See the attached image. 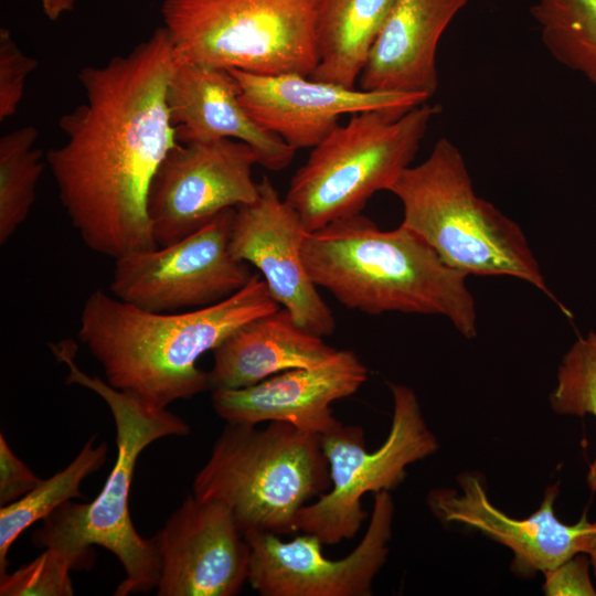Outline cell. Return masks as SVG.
<instances>
[{
  "mask_svg": "<svg viewBox=\"0 0 596 596\" xmlns=\"http://www.w3.org/2000/svg\"><path fill=\"white\" fill-rule=\"evenodd\" d=\"M58 362L68 368L67 384L96 393L111 412L116 427L117 457L98 496L89 503L64 502L43 519L35 532L40 547H53L85 564L92 545L111 552L125 571L114 595L148 593L157 587L160 557L156 539H145L135 529L129 512V494L135 466L142 450L168 436H185L189 425L179 416L88 375L76 362L77 345L71 340L51 344Z\"/></svg>",
  "mask_w": 596,
  "mask_h": 596,
  "instance_id": "4",
  "label": "cell"
},
{
  "mask_svg": "<svg viewBox=\"0 0 596 596\" xmlns=\"http://www.w3.org/2000/svg\"><path fill=\"white\" fill-rule=\"evenodd\" d=\"M254 150L235 139L178 142L159 166L148 194V216L158 246L194 233L223 210L254 202Z\"/></svg>",
  "mask_w": 596,
  "mask_h": 596,
  "instance_id": "11",
  "label": "cell"
},
{
  "mask_svg": "<svg viewBox=\"0 0 596 596\" xmlns=\"http://www.w3.org/2000/svg\"><path fill=\"white\" fill-rule=\"evenodd\" d=\"M392 192L402 225L418 234L449 267L468 275L511 276L557 302L518 223L472 187L462 153L440 138L428 157L406 168Z\"/></svg>",
  "mask_w": 596,
  "mask_h": 596,
  "instance_id": "5",
  "label": "cell"
},
{
  "mask_svg": "<svg viewBox=\"0 0 596 596\" xmlns=\"http://www.w3.org/2000/svg\"><path fill=\"white\" fill-rule=\"evenodd\" d=\"M368 380V369L351 350H337L324 362L275 374L255 385L214 390L212 405L226 422L288 423L326 435L342 425L331 404L353 395Z\"/></svg>",
  "mask_w": 596,
  "mask_h": 596,
  "instance_id": "17",
  "label": "cell"
},
{
  "mask_svg": "<svg viewBox=\"0 0 596 596\" xmlns=\"http://www.w3.org/2000/svg\"><path fill=\"white\" fill-rule=\"evenodd\" d=\"M230 71L249 116L295 150L316 147L339 126L342 115L377 109L407 111L430 99L421 94L349 88L299 74Z\"/></svg>",
  "mask_w": 596,
  "mask_h": 596,
  "instance_id": "15",
  "label": "cell"
},
{
  "mask_svg": "<svg viewBox=\"0 0 596 596\" xmlns=\"http://www.w3.org/2000/svg\"><path fill=\"white\" fill-rule=\"evenodd\" d=\"M396 0H320L319 62L310 78L354 88Z\"/></svg>",
  "mask_w": 596,
  "mask_h": 596,
  "instance_id": "21",
  "label": "cell"
},
{
  "mask_svg": "<svg viewBox=\"0 0 596 596\" xmlns=\"http://www.w3.org/2000/svg\"><path fill=\"white\" fill-rule=\"evenodd\" d=\"M594 526H595V529H594V532L592 534V539H590L588 549L586 551V554H588L589 557H590V563L593 565L594 573H595V576H596V521L594 522Z\"/></svg>",
  "mask_w": 596,
  "mask_h": 596,
  "instance_id": "31",
  "label": "cell"
},
{
  "mask_svg": "<svg viewBox=\"0 0 596 596\" xmlns=\"http://www.w3.org/2000/svg\"><path fill=\"white\" fill-rule=\"evenodd\" d=\"M530 11L552 57L596 88V0H536Z\"/></svg>",
  "mask_w": 596,
  "mask_h": 596,
  "instance_id": "23",
  "label": "cell"
},
{
  "mask_svg": "<svg viewBox=\"0 0 596 596\" xmlns=\"http://www.w3.org/2000/svg\"><path fill=\"white\" fill-rule=\"evenodd\" d=\"M439 111L428 102L407 111L370 110L334 128L312 148L284 198L305 230L315 232L359 214L374 193L390 191L412 166Z\"/></svg>",
  "mask_w": 596,
  "mask_h": 596,
  "instance_id": "7",
  "label": "cell"
},
{
  "mask_svg": "<svg viewBox=\"0 0 596 596\" xmlns=\"http://www.w3.org/2000/svg\"><path fill=\"white\" fill-rule=\"evenodd\" d=\"M155 539L159 596H234L248 582L249 545L220 502L188 496Z\"/></svg>",
  "mask_w": 596,
  "mask_h": 596,
  "instance_id": "14",
  "label": "cell"
},
{
  "mask_svg": "<svg viewBox=\"0 0 596 596\" xmlns=\"http://www.w3.org/2000/svg\"><path fill=\"white\" fill-rule=\"evenodd\" d=\"M320 0H163L175 61L310 77Z\"/></svg>",
  "mask_w": 596,
  "mask_h": 596,
  "instance_id": "8",
  "label": "cell"
},
{
  "mask_svg": "<svg viewBox=\"0 0 596 596\" xmlns=\"http://www.w3.org/2000/svg\"><path fill=\"white\" fill-rule=\"evenodd\" d=\"M257 185L256 200L235 209L231 252L259 270L274 300L300 327L321 337L330 336L336 319L302 260L301 245L307 231L268 177H263Z\"/></svg>",
  "mask_w": 596,
  "mask_h": 596,
  "instance_id": "13",
  "label": "cell"
},
{
  "mask_svg": "<svg viewBox=\"0 0 596 596\" xmlns=\"http://www.w3.org/2000/svg\"><path fill=\"white\" fill-rule=\"evenodd\" d=\"M81 565L72 555L46 547L31 563L0 575L1 596H71L70 571Z\"/></svg>",
  "mask_w": 596,
  "mask_h": 596,
  "instance_id": "26",
  "label": "cell"
},
{
  "mask_svg": "<svg viewBox=\"0 0 596 596\" xmlns=\"http://www.w3.org/2000/svg\"><path fill=\"white\" fill-rule=\"evenodd\" d=\"M279 305L254 274L231 297L182 312L145 310L97 289L84 302L78 338L106 381L161 408L210 390L196 362L245 322Z\"/></svg>",
  "mask_w": 596,
  "mask_h": 596,
  "instance_id": "2",
  "label": "cell"
},
{
  "mask_svg": "<svg viewBox=\"0 0 596 596\" xmlns=\"http://www.w3.org/2000/svg\"><path fill=\"white\" fill-rule=\"evenodd\" d=\"M38 67V61L26 55L14 41L10 30L0 29V120L15 114L25 88L28 76Z\"/></svg>",
  "mask_w": 596,
  "mask_h": 596,
  "instance_id": "27",
  "label": "cell"
},
{
  "mask_svg": "<svg viewBox=\"0 0 596 596\" xmlns=\"http://www.w3.org/2000/svg\"><path fill=\"white\" fill-rule=\"evenodd\" d=\"M336 351L281 307L240 326L212 351L210 390L252 386L291 369L320 364Z\"/></svg>",
  "mask_w": 596,
  "mask_h": 596,
  "instance_id": "20",
  "label": "cell"
},
{
  "mask_svg": "<svg viewBox=\"0 0 596 596\" xmlns=\"http://www.w3.org/2000/svg\"><path fill=\"white\" fill-rule=\"evenodd\" d=\"M301 255L316 284L340 304L369 315H438L465 338L477 336L467 275L446 265L415 232L381 230L359 213L307 232Z\"/></svg>",
  "mask_w": 596,
  "mask_h": 596,
  "instance_id": "3",
  "label": "cell"
},
{
  "mask_svg": "<svg viewBox=\"0 0 596 596\" xmlns=\"http://www.w3.org/2000/svg\"><path fill=\"white\" fill-rule=\"evenodd\" d=\"M468 0H396L360 74V89L421 94L438 87V43Z\"/></svg>",
  "mask_w": 596,
  "mask_h": 596,
  "instance_id": "19",
  "label": "cell"
},
{
  "mask_svg": "<svg viewBox=\"0 0 596 596\" xmlns=\"http://www.w3.org/2000/svg\"><path fill=\"white\" fill-rule=\"evenodd\" d=\"M167 105L180 143L235 139L248 145L257 163L272 171L286 169L294 159L296 150L243 107L230 70L175 61Z\"/></svg>",
  "mask_w": 596,
  "mask_h": 596,
  "instance_id": "18",
  "label": "cell"
},
{
  "mask_svg": "<svg viewBox=\"0 0 596 596\" xmlns=\"http://www.w3.org/2000/svg\"><path fill=\"white\" fill-rule=\"evenodd\" d=\"M95 436L88 439L77 456L61 471L39 485L19 500L0 509V575L7 572L8 552L30 525L44 519L56 508L73 498H83L82 481L97 471L106 461L107 445L94 446Z\"/></svg>",
  "mask_w": 596,
  "mask_h": 596,
  "instance_id": "22",
  "label": "cell"
},
{
  "mask_svg": "<svg viewBox=\"0 0 596 596\" xmlns=\"http://www.w3.org/2000/svg\"><path fill=\"white\" fill-rule=\"evenodd\" d=\"M41 7L47 19L58 20L64 13L74 9L75 0H40Z\"/></svg>",
  "mask_w": 596,
  "mask_h": 596,
  "instance_id": "30",
  "label": "cell"
},
{
  "mask_svg": "<svg viewBox=\"0 0 596 596\" xmlns=\"http://www.w3.org/2000/svg\"><path fill=\"white\" fill-rule=\"evenodd\" d=\"M235 209L167 246L115 259L110 291L118 299L155 312H178L220 302L254 275L230 248Z\"/></svg>",
  "mask_w": 596,
  "mask_h": 596,
  "instance_id": "10",
  "label": "cell"
},
{
  "mask_svg": "<svg viewBox=\"0 0 596 596\" xmlns=\"http://www.w3.org/2000/svg\"><path fill=\"white\" fill-rule=\"evenodd\" d=\"M393 396L392 425L385 441L375 450L365 448L364 432L343 424L321 436L329 465L330 489L297 513L295 530L310 533L323 544L352 539L368 514L362 497L389 491L406 476V467L438 449V441L423 417L414 391L390 383Z\"/></svg>",
  "mask_w": 596,
  "mask_h": 596,
  "instance_id": "9",
  "label": "cell"
},
{
  "mask_svg": "<svg viewBox=\"0 0 596 596\" xmlns=\"http://www.w3.org/2000/svg\"><path fill=\"white\" fill-rule=\"evenodd\" d=\"M39 132L23 126L0 138V243L3 245L28 217L46 161L34 147Z\"/></svg>",
  "mask_w": 596,
  "mask_h": 596,
  "instance_id": "24",
  "label": "cell"
},
{
  "mask_svg": "<svg viewBox=\"0 0 596 596\" xmlns=\"http://www.w3.org/2000/svg\"><path fill=\"white\" fill-rule=\"evenodd\" d=\"M551 407L564 415L596 417V332L579 337L565 353L557 383L550 395ZM587 485L596 492V457L589 465Z\"/></svg>",
  "mask_w": 596,
  "mask_h": 596,
  "instance_id": "25",
  "label": "cell"
},
{
  "mask_svg": "<svg viewBox=\"0 0 596 596\" xmlns=\"http://www.w3.org/2000/svg\"><path fill=\"white\" fill-rule=\"evenodd\" d=\"M331 487L321 436L288 423L226 422L196 473L193 494L225 505L241 532H296L307 502Z\"/></svg>",
  "mask_w": 596,
  "mask_h": 596,
  "instance_id": "6",
  "label": "cell"
},
{
  "mask_svg": "<svg viewBox=\"0 0 596 596\" xmlns=\"http://www.w3.org/2000/svg\"><path fill=\"white\" fill-rule=\"evenodd\" d=\"M39 478L10 448L0 434V505L10 504L35 488Z\"/></svg>",
  "mask_w": 596,
  "mask_h": 596,
  "instance_id": "28",
  "label": "cell"
},
{
  "mask_svg": "<svg viewBox=\"0 0 596 596\" xmlns=\"http://www.w3.org/2000/svg\"><path fill=\"white\" fill-rule=\"evenodd\" d=\"M461 492L436 489L428 505L444 522H457L477 529L509 547L514 555L512 570L520 575L546 572L575 556L586 554L594 522L584 513L573 525L562 523L554 513L557 485L550 486L539 510L530 518L514 519L494 507L480 477L464 472L457 477Z\"/></svg>",
  "mask_w": 596,
  "mask_h": 596,
  "instance_id": "16",
  "label": "cell"
},
{
  "mask_svg": "<svg viewBox=\"0 0 596 596\" xmlns=\"http://www.w3.org/2000/svg\"><path fill=\"white\" fill-rule=\"evenodd\" d=\"M393 513L389 491L374 493L368 530L341 560L328 558L310 533L285 542L274 533L248 532V583L262 596H370L389 554Z\"/></svg>",
  "mask_w": 596,
  "mask_h": 596,
  "instance_id": "12",
  "label": "cell"
},
{
  "mask_svg": "<svg viewBox=\"0 0 596 596\" xmlns=\"http://www.w3.org/2000/svg\"><path fill=\"white\" fill-rule=\"evenodd\" d=\"M576 554L556 567L544 572V593L549 596H595L596 590L588 575V560Z\"/></svg>",
  "mask_w": 596,
  "mask_h": 596,
  "instance_id": "29",
  "label": "cell"
},
{
  "mask_svg": "<svg viewBox=\"0 0 596 596\" xmlns=\"http://www.w3.org/2000/svg\"><path fill=\"white\" fill-rule=\"evenodd\" d=\"M174 66L169 33L157 28L130 52L83 67L85 102L58 120L65 141L45 161L71 224L100 255L159 247L147 204L159 166L178 143L167 105Z\"/></svg>",
  "mask_w": 596,
  "mask_h": 596,
  "instance_id": "1",
  "label": "cell"
}]
</instances>
